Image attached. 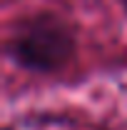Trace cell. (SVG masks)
<instances>
[{
  "mask_svg": "<svg viewBox=\"0 0 127 130\" xmlns=\"http://www.w3.org/2000/svg\"><path fill=\"white\" fill-rule=\"evenodd\" d=\"M122 3H125V8H127V0H122Z\"/></svg>",
  "mask_w": 127,
  "mask_h": 130,
  "instance_id": "cell-2",
  "label": "cell"
},
{
  "mask_svg": "<svg viewBox=\"0 0 127 130\" xmlns=\"http://www.w3.org/2000/svg\"><path fill=\"white\" fill-rule=\"evenodd\" d=\"M10 58L32 73H55L75 53V35L55 13H37L17 25L8 45Z\"/></svg>",
  "mask_w": 127,
  "mask_h": 130,
  "instance_id": "cell-1",
  "label": "cell"
}]
</instances>
